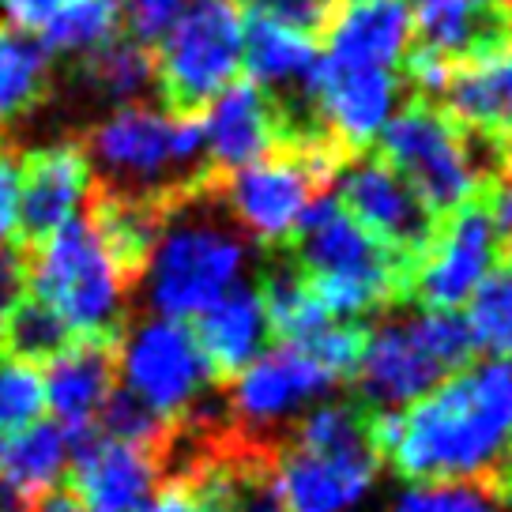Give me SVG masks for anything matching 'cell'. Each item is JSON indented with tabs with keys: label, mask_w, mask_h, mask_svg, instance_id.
<instances>
[{
	"label": "cell",
	"mask_w": 512,
	"mask_h": 512,
	"mask_svg": "<svg viewBox=\"0 0 512 512\" xmlns=\"http://www.w3.org/2000/svg\"><path fill=\"white\" fill-rule=\"evenodd\" d=\"M369 437L411 482H490L512 441V366L452 373L411 407L369 415Z\"/></svg>",
	"instance_id": "cell-1"
},
{
	"label": "cell",
	"mask_w": 512,
	"mask_h": 512,
	"mask_svg": "<svg viewBox=\"0 0 512 512\" xmlns=\"http://www.w3.org/2000/svg\"><path fill=\"white\" fill-rule=\"evenodd\" d=\"M83 151L95 170V181L106 185V196L174 208L219 181L208 162L200 117L155 110L147 102L106 113L91 128Z\"/></svg>",
	"instance_id": "cell-2"
},
{
	"label": "cell",
	"mask_w": 512,
	"mask_h": 512,
	"mask_svg": "<svg viewBox=\"0 0 512 512\" xmlns=\"http://www.w3.org/2000/svg\"><path fill=\"white\" fill-rule=\"evenodd\" d=\"M298 268L328 317L362 324L392 305H407L411 272L400 256L358 226L336 196H317L279 249Z\"/></svg>",
	"instance_id": "cell-3"
},
{
	"label": "cell",
	"mask_w": 512,
	"mask_h": 512,
	"mask_svg": "<svg viewBox=\"0 0 512 512\" xmlns=\"http://www.w3.org/2000/svg\"><path fill=\"white\" fill-rule=\"evenodd\" d=\"M245 264L249 238L223 211L211 185L170 208L136 275L155 317L196 320L234 283H241Z\"/></svg>",
	"instance_id": "cell-4"
},
{
	"label": "cell",
	"mask_w": 512,
	"mask_h": 512,
	"mask_svg": "<svg viewBox=\"0 0 512 512\" xmlns=\"http://www.w3.org/2000/svg\"><path fill=\"white\" fill-rule=\"evenodd\" d=\"M381 456L358 403L305 411L275 448V475L287 512H351L373 490Z\"/></svg>",
	"instance_id": "cell-5"
},
{
	"label": "cell",
	"mask_w": 512,
	"mask_h": 512,
	"mask_svg": "<svg viewBox=\"0 0 512 512\" xmlns=\"http://www.w3.org/2000/svg\"><path fill=\"white\" fill-rule=\"evenodd\" d=\"M132 272L117 260L95 219L53 230L34 241L27 260V290L72 332V339H102L125 324Z\"/></svg>",
	"instance_id": "cell-6"
},
{
	"label": "cell",
	"mask_w": 512,
	"mask_h": 512,
	"mask_svg": "<svg viewBox=\"0 0 512 512\" xmlns=\"http://www.w3.org/2000/svg\"><path fill=\"white\" fill-rule=\"evenodd\" d=\"M369 151L418 192L437 223L486 189L471 159L467 132L433 98H407L403 110L384 121Z\"/></svg>",
	"instance_id": "cell-7"
},
{
	"label": "cell",
	"mask_w": 512,
	"mask_h": 512,
	"mask_svg": "<svg viewBox=\"0 0 512 512\" xmlns=\"http://www.w3.org/2000/svg\"><path fill=\"white\" fill-rule=\"evenodd\" d=\"M121 392L151 407L166 426H189L211 403L215 373L185 320L147 317L125 328L113 354Z\"/></svg>",
	"instance_id": "cell-8"
},
{
	"label": "cell",
	"mask_w": 512,
	"mask_h": 512,
	"mask_svg": "<svg viewBox=\"0 0 512 512\" xmlns=\"http://www.w3.org/2000/svg\"><path fill=\"white\" fill-rule=\"evenodd\" d=\"M241 72V4L196 0L155 46V87L170 113H196Z\"/></svg>",
	"instance_id": "cell-9"
},
{
	"label": "cell",
	"mask_w": 512,
	"mask_h": 512,
	"mask_svg": "<svg viewBox=\"0 0 512 512\" xmlns=\"http://www.w3.org/2000/svg\"><path fill=\"white\" fill-rule=\"evenodd\" d=\"M336 377L313 362L302 347L279 343L241 369L226 392L230 433L249 445L279 448V433H290L305 407L336 388Z\"/></svg>",
	"instance_id": "cell-10"
},
{
	"label": "cell",
	"mask_w": 512,
	"mask_h": 512,
	"mask_svg": "<svg viewBox=\"0 0 512 512\" xmlns=\"http://www.w3.org/2000/svg\"><path fill=\"white\" fill-rule=\"evenodd\" d=\"M336 181V200L347 208V215L358 226H366L388 253L400 256L415 283V272L422 268L437 238V226H441L430 215V208L418 200V192L392 166H384L373 151L347 162Z\"/></svg>",
	"instance_id": "cell-11"
},
{
	"label": "cell",
	"mask_w": 512,
	"mask_h": 512,
	"mask_svg": "<svg viewBox=\"0 0 512 512\" xmlns=\"http://www.w3.org/2000/svg\"><path fill=\"white\" fill-rule=\"evenodd\" d=\"M452 377L445 358L437 354L422 313L415 317H388L377 328H366V347L354 369L358 407L366 415L403 411L422 400L430 388Z\"/></svg>",
	"instance_id": "cell-12"
},
{
	"label": "cell",
	"mask_w": 512,
	"mask_h": 512,
	"mask_svg": "<svg viewBox=\"0 0 512 512\" xmlns=\"http://www.w3.org/2000/svg\"><path fill=\"white\" fill-rule=\"evenodd\" d=\"M497 264H501V241L490 223L486 189H479L441 219L430 253L415 272L407 302L422 309H460L464 302H471L475 287Z\"/></svg>",
	"instance_id": "cell-13"
},
{
	"label": "cell",
	"mask_w": 512,
	"mask_h": 512,
	"mask_svg": "<svg viewBox=\"0 0 512 512\" xmlns=\"http://www.w3.org/2000/svg\"><path fill=\"white\" fill-rule=\"evenodd\" d=\"M72 497L83 512H136L162 486L166 460L155 448L125 445L106 433H76Z\"/></svg>",
	"instance_id": "cell-14"
},
{
	"label": "cell",
	"mask_w": 512,
	"mask_h": 512,
	"mask_svg": "<svg viewBox=\"0 0 512 512\" xmlns=\"http://www.w3.org/2000/svg\"><path fill=\"white\" fill-rule=\"evenodd\" d=\"M95 170L87 151L72 140L34 147L19 159V230L34 241L83 219L95 204Z\"/></svg>",
	"instance_id": "cell-15"
},
{
	"label": "cell",
	"mask_w": 512,
	"mask_h": 512,
	"mask_svg": "<svg viewBox=\"0 0 512 512\" xmlns=\"http://www.w3.org/2000/svg\"><path fill=\"white\" fill-rule=\"evenodd\" d=\"M411 46L452 68L486 61L512 46V0H407Z\"/></svg>",
	"instance_id": "cell-16"
},
{
	"label": "cell",
	"mask_w": 512,
	"mask_h": 512,
	"mask_svg": "<svg viewBox=\"0 0 512 512\" xmlns=\"http://www.w3.org/2000/svg\"><path fill=\"white\" fill-rule=\"evenodd\" d=\"M313 98L324 128L351 155H366L392 106L400 98V76L392 68H339L317 57L313 68Z\"/></svg>",
	"instance_id": "cell-17"
},
{
	"label": "cell",
	"mask_w": 512,
	"mask_h": 512,
	"mask_svg": "<svg viewBox=\"0 0 512 512\" xmlns=\"http://www.w3.org/2000/svg\"><path fill=\"white\" fill-rule=\"evenodd\" d=\"M204 144L211 170L223 177L253 166L283 144V117L275 98L253 80H234L204 106Z\"/></svg>",
	"instance_id": "cell-18"
},
{
	"label": "cell",
	"mask_w": 512,
	"mask_h": 512,
	"mask_svg": "<svg viewBox=\"0 0 512 512\" xmlns=\"http://www.w3.org/2000/svg\"><path fill=\"white\" fill-rule=\"evenodd\" d=\"M113 388H117L113 351L102 339H72L64 351L49 358L42 373V396H46L49 415L72 437L95 430Z\"/></svg>",
	"instance_id": "cell-19"
},
{
	"label": "cell",
	"mask_w": 512,
	"mask_h": 512,
	"mask_svg": "<svg viewBox=\"0 0 512 512\" xmlns=\"http://www.w3.org/2000/svg\"><path fill=\"white\" fill-rule=\"evenodd\" d=\"M192 336L200 354L208 358L215 381H234L241 369L264 354L272 339L256 283H245V279L234 283L219 302L196 317Z\"/></svg>",
	"instance_id": "cell-20"
},
{
	"label": "cell",
	"mask_w": 512,
	"mask_h": 512,
	"mask_svg": "<svg viewBox=\"0 0 512 512\" xmlns=\"http://www.w3.org/2000/svg\"><path fill=\"white\" fill-rule=\"evenodd\" d=\"M324 61L339 68H396L411 46L407 0H351L324 34Z\"/></svg>",
	"instance_id": "cell-21"
},
{
	"label": "cell",
	"mask_w": 512,
	"mask_h": 512,
	"mask_svg": "<svg viewBox=\"0 0 512 512\" xmlns=\"http://www.w3.org/2000/svg\"><path fill=\"white\" fill-rule=\"evenodd\" d=\"M441 106L460 128L505 144L512 136V46L486 61L456 68L441 95Z\"/></svg>",
	"instance_id": "cell-22"
},
{
	"label": "cell",
	"mask_w": 512,
	"mask_h": 512,
	"mask_svg": "<svg viewBox=\"0 0 512 512\" xmlns=\"http://www.w3.org/2000/svg\"><path fill=\"white\" fill-rule=\"evenodd\" d=\"M76 437L53 418H38L23 430L0 437V482L16 486L23 497L53 494V486L72 467Z\"/></svg>",
	"instance_id": "cell-23"
},
{
	"label": "cell",
	"mask_w": 512,
	"mask_h": 512,
	"mask_svg": "<svg viewBox=\"0 0 512 512\" xmlns=\"http://www.w3.org/2000/svg\"><path fill=\"white\" fill-rule=\"evenodd\" d=\"M260 302H264V317L268 328L279 343L287 347H302L305 339H313L320 328H328L332 317L320 309V302L313 298V290L305 287V279L298 275V268L290 264L287 256L279 253L272 268L264 272V279L256 283Z\"/></svg>",
	"instance_id": "cell-24"
},
{
	"label": "cell",
	"mask_w": 512,
	"mask_h": 512,
	"mask_svg": "<svg viewBox=\"0 0 512 512\" xmlns=\"http://www.w3.org/2000/svg\"><path fill=\"white\" fill-rule=\"evenodd\" d=\"M83 83L95 98L132 106L155 87V53L128 34L110 38L83 57Z\"/></svg>",
	"instance_id": "cell-25"
},
{
	"label": "cell",
	"mask_w": 512,
	"mask_h": 512,
	"mask_svg": "<svg viewBox=\"0 0 512 512\" xmlns=\"http://www.w3.org/2000/svg\"><path fill=\"white\" fill-rule=\"evenodd\" d=\"M49 83V53L34 34L0 27V128L16 125L19 117L42 102Z\"/></svg>",
	"instance_id": "cell-26"
},
{
	"label": "cell",
	"mask_w": 512,
	"mask_h": 512,
	"mask_svg": "<svg viewBox=\"0 0 512 512\" xmlns=\"http://www.w3.org/2000/svg\"><path fill=\"white\" fill-rule=\"evenodd\" d=\"M117 19H121V0H64L61 12L42 31V46L46 53L87 57L117 38Z\"/></svg>",
	"instance_id": "cell-27"
},
{
	"label": "cell",
	"mask_w": 512,
	"mask_h": 512,
	"mask_svg": "<svg viewBox=\"0 0 512 512\" xmlns=\"http://www.w3.org/2000/svg\"><path fill=\"white\" fill-rule=\"evenodd\" d=\"M467 328L475 351L490 358H512V264H497L471 294Z\"/></svg>",
	"instance_id": "cell-28"
},
{
	"label": "cell",
	"mask_w": 512,
	"mask_h": 512,
	"mask_svg": "<svg viewBox=\"0 0 512 512\" xmlns=\"http://www.w3.org/2000/svg\"><path fill=\"white\" fill-rule=\"evenodd\" d=\"M388 512H512L494 482H407Z\"/></svg>",
	"instance_id": "cell-29"
},
{
	"label": "cell",
	"mask_w": 512,
	"mask_h": 512,
	"mask_svg": "<svg viewBox=\"0 0 512 512\" xmlns=\"http://www.w3.org/2000/svg\"><path fill=\"white\" fill-rule=\"evenodd\" d=\"M0 336H4L8 354H12V358H23V362H49L53 354L64 351V347L72 343V332L49 313L46 305L34 302L31 294L16 305L12 317L4 320Z\"/></svg>",
	"instance_id": "cell-30"
},
{
	"label": "cell",
	"mask_w": 512,
	"mask_h": 512,
	"mask_svg": "<svg viewBox=\"0 0 512 512\" xmlns=\"http://www.w3.org/2000/svg\"><path fill=\"white\" fill-rule=\"evenodd\" d=\"M42 411H46L42 369L12 354H0V437L38 422Z\"/></svg>",
	"instance_id": "cell-31"
},
{
	"label": "cell",
	"mask_w": 512,
	"mask_h": 512,
	"mask_svg": "<svg viewBox=\"0 0 512 512\" xmlns=\"http://www.w3.org/2000/svg\"><path fill=\"white\" fill-rule=\"evenodd\" d=\"M95 430L113 437V441L155 448V452H166L170 437H174V426H166L151 407H144L140 400H132L121 388H113V396L106 400V407H102Z\"/></svg>",
	"instance_id": "cell-32"
},
{
	"label": "cell",
	"mask_w": 512,
	"mask_h": 512,
	"mask_svg": "<svg viewBox=\"0 0 512 512\" xmlns=\"http://www.w3.org/2000/svg\"><path fill=\"white\" fill-rule=\"evenodd\" d=\"M343 0H245V12H260L279 23H287L294 31H302L313 42H324V34L332 31Z\"/></svg>",
	"instance_id": "cell-33"
},
{
	"label": "cell",
	"mask_w": 512,
	"mask_h": 512,
	"mask_svg": "<svg viewBox=\"0 0 512 512\" xmlns=\"http://www.w3.org/2000/svg\"><path fill=\"white\" fill-rule=\"evenodd\" d=\"M185 8H189V0H125L121 19H125L128 38L151 49L166 38V31L181 19Z\"/></svg>",
	"instance_id": "cell-34"
},
{
	"label": "cell",
	"mask_w": 512,
	"mask_h": 512,
	"mask_svg": "<svg viewBox=\"0 0 512 512\" xmlns=\"http://www.w3.org/2000/svg\"><path fill=\"white\" fill-rule=\"evenodd\" d=\"M19 230V155L0 140V245H8Z\"/></svg>",
	"instance_id": "cell-35"
},
{
	"label": "cell",
	"mask_w": 512,
	"mask_h": 512,
	"mask_svg": "<svg viewBox=\"0 0 512 512\" xmlns=\"http://www.w3.org/2000/svg\"><path fill=\"white\" fill-rule=\"evenodd\" d=\"M27 298V260L0 245V328Z\"/></svg>",
	"instance_id": "cell-36"
},
{
	"label": "cell",
	"mask_w": 512,
	"mask_h": 512,
	"mask_svg": "<svg viewBox=\"0 0 512 512\" xmlns=\"http://www.w3.org/2000/svg\"><path fill=\"white\" fill-rule=\"evenodd\" d=\"M61 4L64 0H4L0 16L12 23V31L42 34L49 19L61 12Z\"/></svg>",
	"instance_id": "cell-37"
},
{
	"label": "cell",
	"mask_w": 512,
	"mask_h": 512,
	"mask_svg": "<svg viewBox=\"0 0 512 512\" xmlns=\"http://www.w3.org/2000/svg\"><path fill=\"white\" fill-rule=\"evenodd\" d=\"M136 512H192V497L181 482H170V486H159Z\"/></svg>",
	"instance_id": "cell-38"
},
{
	"label": "cell",
	"mask_w": 512,
	"mask_h": 512,
	"mask_svg": "<svg viewBox=\"0 0 512 512\" xmlns=\"http://www.w3.org/2000/svg\"><path fill=\"white\" fill-rule=\"evenodd\" d=\"M31 512H83V505L72 494H42L38 505H31Z\"/></svg>",
	"instance_id": "cell-39"
},
{
	"label": "cell",
	"mask_w": 512,
	"mask_h": 512,
	"mask_svg": "<svg viewBox=\"0 0 512 512\" xmlns=\"http://www.w3.org/2000/svg\"><path fill=\"white\" fill-rule=\"evenodd\" d=\"M0 512H31V497H23L16 486L0 482Z\"/></svg>",
	"instance_id": "cell-40"
},
{
	"label": "cell",
	"mask_w": 512,
	"mask_h": 512,
	"mask_svg": "<svg viewBox=\"0 0 512 512\" xmlns=\"http://www.w3.org/2000/svg\"><path fill=\"white\" fill-rule=\"evenodd\" d=\"M0 8H4V0H0Z\"/></svg>",
	"instance_id": "cell-41"
},
{
	"label": "cell",
	"mask_w": 512,
	"mask_h": 512,
	"mask_svg": "<svg viewBox=\"0 0 512 512\" xmlns=\"http://www.w3.org/2000/svg\"><path fill=\"white\" fill-rule=\"evenodd\" d=\"M343 4H351V0H343Z\"/></svg>",
	"instance_id": "cell-42"
},
{
	"label": "cell",
	"mask_w": 512,
	"mask_h": 512,
	"mask_svg": "<svg viewBox=\"0 0 512 512\" xmlns=\"http://www.w3.org/2000/svg\"><path fill=\"white\" fill-rule=\"evenodd\" d=\"M192 512H196V505H192Z\"/></svg>",
	"instance_id": "cell-43"
}]
</instances>
